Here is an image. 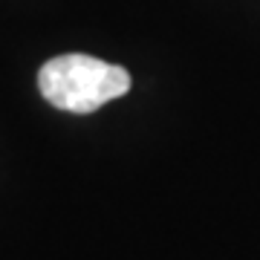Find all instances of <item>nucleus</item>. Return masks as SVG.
<instances>
[{
	"mask_svg": "<svg viewBox=\"0 0 260 260\" xmlns=\"http://www.w3.org/2000/svg\"><path fill=\"white\" fill-rule=\"evenodd\" d=\"M130 73L119 64H107L93 55H58L41 67L38 90L52 107L67 113H87L104 107L113 99L130 93Z\"/></svg>",
	"mask_w": 260,
	"mask_h": 260,
	"instance_id": "obj_1",
	"label": "nucleus"
}]
</instances>
